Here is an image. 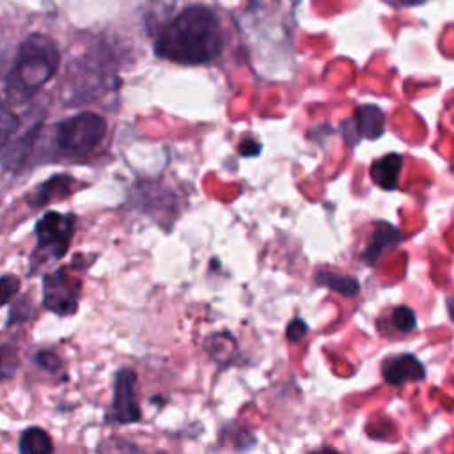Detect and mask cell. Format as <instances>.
I'll return each instance as SVG.
<instances>
[{"instance_id":"cell-20","label":"cell","mask_w":454,"mask_h":454,"mask_svg":"<svg viewBox=\"0 0 454 454\" xmlns=\"http://www.w3.org/2000/svg\"><path fill=\"white\" fill-rule=\"evenodd\" d=\"M35 358H37V364H39L43 369L50 371V372H55V371H59V367H60L59 356H57L55 353H51V351H39Z\"/></svg>"},{"instance_id":"cell-2","label":"cell","mask_w":454,"mask_h":454,"mask_svg":"<svg viewBox=\"0 0 454 454\" xmlns=\"http://www.w3.org/2000/svg\"><path fill=\"white\" fill-rule=\"evenodd\" d=\"M59 50L43 34H30L20 44L14 64L7 76V96L11 101H27L46 85L59 67Z\"/></svg>"},{"instance_id":"cell-3","label":"cell","mask_w":454,"mask_h":454,"mask_svg":"<svg viewBox=\"0 0 454 454\" xmlns=\"http://www.w3.org/2000/svg\"><path fill=\"white\" fill-rule=\"evenodd\" d=\"M106 131L108 126L101 115L94 112H82L57 124L55 145L64 156H87L103 144Z\"/></svg>"},{"instance_id":"cell-19","label":"cell","mask_w":454,"mask_h":454,"mask_svg":"<svg viewBox=\"0 0 454 454\" xmlns=\"http://www.w3.org/2000/svg\"><path fill=\"white\" fill-rule=\"evenodd\" d=\"M307 330H309L307 323H305L303 319L296 317V319H293V321L289 323V326H287V330H286V335H287L289 340L298 342V340L307 333Z\"/></svg>"},{"instance_id":"cell-18","label":"cell","mask_w":454,"mask_h":454,"mask_svg":"<svg viewBox=\"0 0 454 454\" xmlns=\"http://www.w3.org/2000/svg\"><path fill=\"white\" fill-rule=\"evenodd\" d=\"M20 291V278L14 275L0 277V307L9 303Z\"/></svg>"},{"instance_id":"cell-9","label":"cell","mask_w":454,"mask_h":454,"mask_svg":"<svg viewBox=\"0 0 454 454\" xmlns=\"http://www.w3.org/2000/svg\"><path fill=\"white\" fill-rule=\"evenodd\" d=\"M399 241H401V232L392 223H388L385 220H378L372 229V234L369 238V243L362 250L360 259L367 266H374L381 259V255L388 248L395 247Z\"/></svg>"},{"instance_id":"cell-1","label":"cell","mask_w":454,"mask_h":454,"mask_svg":"<svg viewBox=\"0 0 454 454\" xmlns=\"http://www.w3.org/2000/svg\"><path fill=\"white\" fill-rule=\"evenodd\" d=\"M223 48V34L216 14L206 5H190L163 25L154 39L156 57L199 66L211 62Z\"/></svg>"},{"instance_id":"cell-10","label":"cell","mask_w":454,"mask_h":454,"mask_svg":"<svg viewBox=\"0 0 454 454\" xmlns=\"http://www.w3.org/2000/svg\"><path fill=\"white\" fill-rule=\"evenodd\" d=\"M74 184H78V183L69 176H53L35 188V192L30 195L28 202L34 207H41L53 200H62L64 197L71 195L76 190Z\"/></svg>"},{"instance_id":"cell-23","label":"cell","mask_w":454,"mask_h":454,"mask_svg":"<svg viewBox=\"0 0 454 454\" xmlns=\"http://www.w3.org/2000/svg\"><path fill=\"white\" fill-rule=\"evenodd\" d=\"M424 2L426 0H401V4H404V5H420Z\"/></svg>"},{"instance_id":"cell-7","label":"cell","mask_w":454,"mask_h":454,"mask_svg":"<svg viewBox=\"0 0 454 454\" xmlns=\"http://www.w3.org/2000/svg\"><path fill=\"white\" fill-rule=\"evenodd\" d=\"M137 376L131 369L122 367L115 374L112 417L121 424L140 420V404L137 399Z\"/></svg>"},{"instance_id":"cell-17","label":"cell","mask_w":454,"mask_h":454,"mask_svg":"<svg viewBox=\"0 0 454 454\" xmlns=\"http://www.w3.org/2000/svg\"><path fill=\"white\" fill-rule=\"evenodd\" d=\"M18 365H20L18 349L11 344L0 346V381L14 376V372L18 371Z\"/></svg>"},{"instance_id":"cell-11","label":"cell","mask_w":454,"mask_h":454,"mask_svg":"<svg viewBox=\"0 0 454 454\" xmlns=\"http://www.w3.org/2000/svg\"><path fill=\"white\" fill-rule=\"evenodd\" d=\"M403 156L397 153H388L371 163L369 174L374 184L383 190H395L399 184V174L403 168Z\"/></svg>"},{"instance_id":"cell-4","label":"cell","mask_w":454,"mask_h":454,"mask_svg":"<svg viewBox=\"0 0 454 454\" xmlns=\"http://www.w3.org/2000/svg\"><path fill=\"white\" fill-rule=\"evenodd\" d=\"M74 232V216L57 211L46 213L35 225V255L60 259L67 250Z\"/></svg>"},{"instance_id":"cell-16","label":"cell","mask_w":454,"mask_h":454,"mask_svg":"<svg viewBox=\"0 0 454 454\" xmlns=\"http://www.w3.org/2000/svg\"><path fill=\"white\" fill-rule=\"evenodd\" d=\"M20 126V119L14 112H11L2 101H0V149L7 145L11 137L16 133Z\"/></svg>"},{"instance_id":"cell-12","label":"cell","mask_w":454,"mask_h":454,"mask_svg":"<svg viewBox=\"0 0 454 454\" xmlns=\"http://www.w3.org/2000/svg\"><path fill=\"white\" fill-rule=\"evenodd\" d=\"M39 133H41V124H35L27 133H23L14 144L7 145L2 156L4 167L9 170H20L27 163Z\"/></svg>"},{"instance_id":"cell-22","label":"cell","mask_w":454,"mask_h":454,"mask_svg":"<svg viewBox=\"0 0 454 454\" xmlns=\"http://www.w3.org/2000/svg\"><path fill=\"white\" fill-rule=\"evenodd\" d=\"M447 312H449L450 321L454 323V294L450 298H447Z\"/></svg>"},{"instance_id":"cell-6","label":"cell","mask_w":454,"mask_h":454,"mask_svg":"<svg viewBox=\"0 0 454 454\" xmlns=\"http://www.w3.org/2000/svg\"><path fill=\"white\" fill-rule=\"evenodd\" d=\"M385 131V114L376 105H360L351 119L340 122V133L348 145L355 147L360 138L376 140Z\"/></svg>"},{"instance_id":"cell-8","label":"cell","mask_w":454,"mask_h":454,"mask_svg":"<svg viewBox=\"0 0 454 454\" xmlns=\"http://www.w3.org/2000/svg\"><path fill=\"white\" fill-rule=\"evenodd\" d=\"M381 376L385 383L392 387H401L408 381H422L426 376V369L417 356L410 353H401L383 362Z\"/></svg>"},{"instance_id":"cell-5","label":"cell","mask_w":454,"mask_h":454,"mask_svg":"<svg viewBox=\"0 0 454 454\" xmlns=\"http://www.w3.org/2000/svg\"><path fill=\"white\" fill-rule=\"evenodd\" d=\"M80 291V280L67 268H60L43 278V303L59 316L74 314Z\"/></svg>"},{"instance_id":"cell-15","label":"cell","mask_w":454,"mask_h":454,"mask_svg":"<svg viewBox=\"0 0 454 454\" xmlns=\"http://www.w3.org/2000/svg\"><path fill=\"white\" fill-rule=\"evenodd\" d=\"M388 325H392L390 333H410L417 326V316L410 307L397 305L388 314Z\"/></svg>"},{"instance_id":"cell-14","label":"cell","mask_w":454,"mask_h":454,"mask_svg":"<svg viewBox=\"0 0 454 454\" xmlns=\"http://www.w3.org/2000/svg\"><path fill=\"white\" fill-rule=\"evenodd\" d=\"M20 450L23 454H48L53 450V443L44 429L34 426L21 434Z\"/></svg>"},{"instance_id":"cell-21","label":"cell","mask_w":454,"mask_h":454,"mask_svg":"<svg viewBox=\"0 0 454 454\" xmlns=\"http://www.w3.org/2000/svg\"><path fill=\"white\" fill-rule=\"evenodd\" d=\"M259 151H261V145L257 142H254V140H245L239 145V153L243 156H255V154H259Z\"/></svg>"},{"instance_id":"cell-13","label":"cell","mask_w":454,"mask_h":454,"mask_svg":"<svg viewBox=\"0 0 454 454\" xmlns=\"http://www.w3.org/2000/svg\"><path fill=\"white\" fill-rule=\"evenodd\" d=\"M316 282L323 287H328V289L342 294V296H356L360 293V286L355 277L339 275V273L328 271V270L316 271Z\"/></svg>"}]
</instances>
